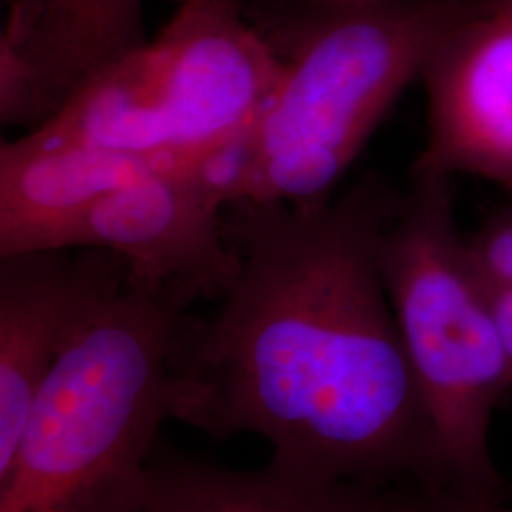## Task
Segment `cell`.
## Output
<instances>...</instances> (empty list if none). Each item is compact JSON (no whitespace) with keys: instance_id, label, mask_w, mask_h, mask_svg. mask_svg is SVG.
I'll list each match as a JSON object with an SVG mask.
<instances>
[{"instance_id":"5b68a950","label":"cell","mask_w":512,"mask_h":512,"mask_svg":"<svg viewBox=\"0 0 512 512\" xmlns=\"http://www.w3.org/2000/svg\"><path fill=\"white\" fill-rule=\"evenodd\" d=\"M162 33L110 63L23 139L211 160L226 154L281 74L239 0H184Z\"/></svg>"},{"instance_id":"277c9868","label":"cell","mask_w":512,"mask_h":512,"mask_svg":"<svg viewBox=\"0 0 512 512\" xmlns=\"http://www.w3.org/2000/svg\"><path fill=\"white\" fill-rule=\"evenodd\" d=\"M454 198V177L412 173L380 241V272L452 490L492 497L490 425L511 365Z\"/></svg>"},{"instance_id":"9c48e42d","label":"cell","mask_w":512,"mask_h":512,"mask_svg":"<svg viewBox=\"0 0 512 512\" xmlns=\"http://www.w3.org/2000/svg\"><path fill=\"white\" fill-rule=\"evenodd\" d=\"M173 154L65 145L35 147L23 137L0 147V256L61 251L93 203L145 177L205 164Z\"/></svg>"},{"instance_id":"30bf717a","label":"cell","mask_w":512,"mask_h":512,"mask_svg":"<svg viewBox=\"0 0 512 512\" xmlns=\"http://www.w3.org/2000/svg\"><path fill=\"white\" fill-rule=\"evenodd\" d=\"M145 42L143 0H40L27 18L6 21L0 74L38 128L93 74Z\"/></svg>"},{"instance_id":"5bb4252c","label":"cell","mask_w":512,"mask_h":512,"mask_svg":"<svg viewBox=\"0 0 512 512\" xmlns=\"http://www.w3.org/2000/svg\"><path fill=\"white\" fill-rule=\"evenodd\" d=\"M492 294H494L495 317H497V323H499L503 344L507 349L512 374V289Z\"/></svg>"},{"instance_id":"7c38bea8","label":"cell","mask_w":512,"mask_h":512,"mask_svg":"<svg viewBox=\"0 0 512 512\" xmlns=\"http://www.w3.org/2000/svg\"><path fill=\"white\" fill-rule=\"evenodd\" d=\"M467 249L492 293L512 289V205L482 220L467 236Z\"/></svg>"},{"instance_id":"9a60e30c","label":"cell","mask_w":512,"mask_h":512,"mask_svg":"<svg viewBox=\"0 0 512 512\" xmlns=\"http://www.w3.org/2000/svg\"><path fill=\"white\" fill-rule=\"evenodd\" d=\"M40 0H10V10H8V21H21L27 18Z\"/></svg>"},{"instance_id":"2e32d148","label":"cell","mask_w":512,"mask_h":512,"mask_svg":"<svg viewBox=\"0 0 512 512\" xmlns=\"http://www.w3.org/2000/svg\"><path fill=\"white\" fill-rule=\"evenodd\" d=\"M171 2H175V4H181V2H184V0H171Z\"/></svg>"},{"instance_id":"8fae6325","label":"cell","mask_w":512,"mask_h":512,"mask_svg":"<svg viewBox=\"0 0 512 512\" xmlns=\"http://www.w3.org/2000/svg\"><path fill=\"white\" fill-rule=\"evenodd\" d=\"M141 512H404V497L403 490L317 478L274 461L234 471L156 450Z\"/></svg>"},{"instance_id":"8992f818","label":"cell","mask_w":512,"mask_h":512,"mask_svg":"<svg viewBox=\"0 0 512 512\" xmlns=\"http://www.w3.org/2000/svg\"><path fill=\"white\" fill-rule=\"evenodd\" d=\"M220 158L162 171L103 196L74 222L61 249L114 253L131 279L177 294L188 306L219 300L238 270L224 226Z\"/></svg>"},{"instance_id":"6da1fadb","label":"cell","mask_w":512,"mask_h":512,"mask_svg":"<svg viewBox=\"0 0 512 512\" xmlns=\"http://www.w3.org/2000/svg\"><path fill=\"white\" fill-rule=\"evenodd\" d=\"M401 198L368 175L338 200L228 203L238 270L177 330L171 418L258 435L304 475L452 490L380 272Z\"/></svg>"},{"instance_id":"52a82bcc","label":"cell","mask_w":512,"mask_h":512,"mask_svg":"<svg viewBox=\"0 0 512 512\" xmlns=\"http://www.w3.org/2000/svg\"><path fill=\"white\" fill-rule=\"evenodd\" d=\"M427 141L412 173L512 190V0H467L420 76Z\"/></svg>"},{"instance_id":"3957f363","label":"cell","mask_w":512,"mask_h":512,"mask_svg":"<svg viewBox=\"0 0 512 512\" xmlns=\"http://www.w3.org/2000/svg\"><path fill=\"white\" fill-rule=\"evenodd\" d=\"M188 304L131 277L84 317L0 473V512H141Z\"/></svg>"},{"instance_id":"4fadbf2b","label":"cell","mask_w":512,"mask_h":512,"mask_svg":"<svg viewBox=\"0 0 512 512\" xmlns=\"http://www.w3.org/2000/svg\"><path fill=\"white\" fill-rule=\"evenodd\" d=\"M404 512H512L497 507L492 497L444 488H412L404 492Z\"/></svg>"},{"instance_id":"7a4b0ae2","label":"cell","mask_w":512,"mask_h":512,"mask_svg":"<svg viewBox=\"0 0 512 512\" xmlns=\"http://www.w3.org/2000/svg\"><path fill=\"white\" fill-rule=\"evenodd\" d=\"M467 0H298L251 14L281 74L219 162L224 200L317 203L372 133Z\"/></svg>"},{"instance_id":"ba28073f","label":"cell","mask_w":512,"mask_h":512,"mask_svg":"<svg viewBox=\"0 0 512 512\" xmlns=\"http://www.w3.org/2000/svg\"><path fill=\"white\" fill-rule=\"evenodd\" d=\"M0 256V473L40 387L84 317L128 277L126 262L101 249Z\"/></svg>"}]
</instances>
